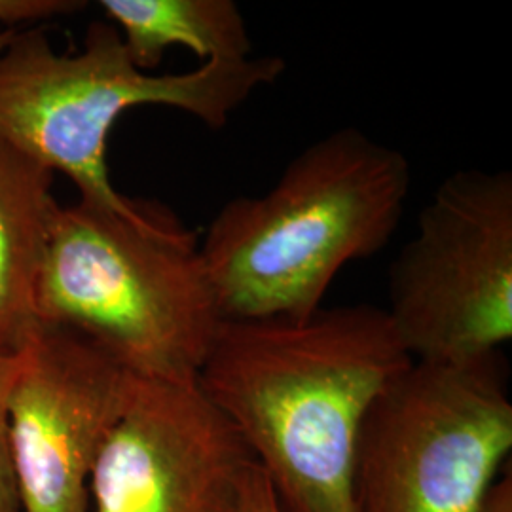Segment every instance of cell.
I'll list each match as a JSON object with an SVG mask.
<instances>
[{"mask_svg": "<svg viewBox=\"0 0 512 512\" xmlns=\"http://www.w3.org/2000/svg\"><path fill=\"white\" fill-rule=\"evenodd\" d=\"M256 465L198 382L133 376L93 467L90 512H241Z\"/></svg>", "mask_w": 512, "mask_h": 512, "instance_id": "ba28073f", "label": "cell"}, {"mask_svg": "<svg viewBox=\"0 0 512 512\" xmlns=\"http://www.w3.org/2000/svg\"><path fill=\"white\" fill-rule=\"evenodd\" d=\"M241 512H277L270 482L258 465L245 484Z\"/></svg>", "mask_w": 512, "mask_h": 512, "instance_id": "4fadbf2b", "label": "cell"}, {"mask_svg": "<svg viewBox=\"0 0 512 512\" xmlns=\"http://www.w3.org/2000/svg\"><path fill=\"white\" fill-rule=\"evenodd\" d=\"M412 361L467 363L512 338V175L463 169L425 203L385 308Z\"/></svg>", "mask_w": 512, "mask_h": 512, "instance_id": "8992f818", "label": "cell"}, {"mask_svg": "<svg viewBox=\"0 0 512 512\" xmlns=\"http://www.w3.org/2000/svg\"><path fill=\"white\" fill-rule=\"evenodd\" d=\"M131 380L82 334L38 325L19 349L6 404L19 512H90L93 467Z\"/></svg>", "mask_w": 512, "mask_h": 512, "instance_id": "52a82bcc", "label": "cell"}, {"mask_svg": "<svg viewBox=\"0 0 512 512\" xmlns=\"http://www.w3.org/2000/svg\"><path fill=\"white\" fill-rule=\"evenodd\" d=\"M54 171L0 137V346L19 351L38 329V274L61 203Z\"/></svg>", "mask_w": 512, "mask_h": 512, "instance_id": "9c48e42d", "label": "cell"}, {"mask_svg": "<svg viewBox=\"0 0 512 512\" xmlns=\"http://www.w3.org/2000/svg\"><path fill=\"white\" fill-rule=\"evenodd\" d=\"M476 512H512V475L509 465L507 471L495 480L492 490Z\"/></svg>", "mask_w": 512, "mask_h": 512, "instance_id": "5bb4252c", "label": "cell"}, {"mask_svg": "<svg viewBox=\"0 0 512 512\" xmlns=\"http://www.w3.org/2000/svg\"><path fill=\"white\" fill-rule=\"evenodd\" d=\"M40 325L92 340L129 374L198 382L222 325L200 239L164 207L129 219L61 205L38 274Z\"/></svg>", "mask_w": 512, "mask_h": 512, "instance_id": "3957f363", "label": "cell"}, {"mask_svg": "<svg viewBox=\"0 0 512 512\" xmlns=\"http://www.w3.org/2000/svg\"><path fill=\"white\" fill-rule=\"evenodd\" d=\"M19 351L0 346V512H19L16 484L6 440V404L18 370Z\"/></svg>", "mask_w": 512, "mask_h": 512, "instance_id": "8fae6325", "label": "cell"}, {"mask_svg": "<svg viewBox=\"0 0 512 512\" xmlns=\"http://www.w3.org/2000/svg\"><path fill=\"white\" fill-rule=\"evenodd\" d=\"M14 31H18V29H0V50L8 44V40L12 38Z\"/></svg>", "mask_w": 512, "mask_h": 512, "instance_id": "9a60e30c", "label": "cell"}, {"mask_svg": "<svg viewBox=\"0 0 512 512\" xmlns=\"http://www.w3.org/2000/svg\"><path fill=\"white\" fill-rule=\"evenodd\" d=\"M410 183L401 150L340 128L304 148L262 196L224 203L200 241L222 319L323 308L340 270L393 238Z\"/></svg>", "mask_w": 512, "mask_h": 512, "instance_id": "7a4b0ae2", "label": "cell"}, {"mask_svg": "<svg viewBox=\"0 0 512 512\" xmlns=\"http://www.w3.org/2000/svg\"><path fill=\"white\" fill-rule=\"evenodd\" d=\"M410 365L387 311L355 304L222 321L198 385L238 429L277 512H355L361 425Z\"/></svg>", "mask_w": 512, "mask_h": 512, "instance_id": "6da1fadb", "label": "cell"}, {"mask_svg": "<svg viewBox=\"0 0 512 512\" xmlns=\"http://www.w3.org/2000/svg\"><path fill=\"white\" fill-rule=\"evenodd\" d=\"M131 61L152 73L173 46L207 61H243L253 55L247 21L234 0H103L99 2Z\"/></svg>", "mask_w": 512, "mask_h": 512, "instance_id": "30bf717a", "label": "cell"}, {"mask_svg": "<svg viewBox=\"0 0 512 512\" xmlns=\"http://www.w3.org/2000/svg\"><path fill=\"white\" fill-rule=\"evenodd\" d=\"M285 69L279 55H251L207 61L186 73H147L131 61L109 21H93L74 54L57 52L40 27L18 29L0 50V137L69 177L78 200L139 219L150 203L129 200L110 181L107 148L116 122L152 105L224 128Z\"/></svg>", "mask_w": 512, "mask_h": 512, "instance_id": "277c9868", "label": "cell"}, {"mask_svg": "<svg viewBox=\"0 0 512 512\" xmlns=\"http://www.w3.org/2000/svg\"><path fill=\"white\" fill-rule=\"evenodd\" d=\"M86 2L78 0H0V23L4 29L33 25L80 12Z\"/></svg>", "mask_w": 512, "mask_h": 512, "instance_id": "7c38bea8", "label": "cell"}, {"mask_svg": "<svg viewBox=\"0 0 512 512\" xmlns=\"http://www.w3.org/2000/svg\"><path fill=\"white\" fill-rule=\"evenodd\" d=\"M511 450L501 351L467 363L412 361L361 425L355 512H476Z\"/></svg>", "mask_w": 512, "mask_h": 512, "instance_id": "5b68a950", "label": "cell"}]
</instances>
